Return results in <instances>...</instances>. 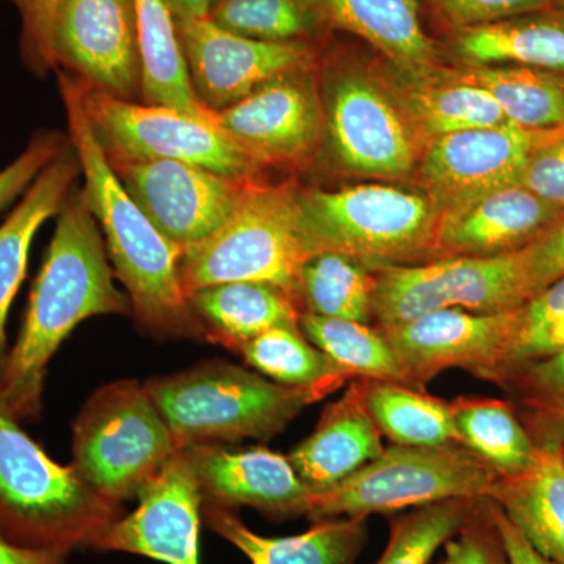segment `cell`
<instances>
[{
    "mask_svg": "<svg viewBox=\"0 0 564 564\" xmlns=\"http://www.w3.org/2000/svg\"><path fill=\"white\" fill-rule=\"evenodd\" d=\"M113 276L101 229L77 192L58 214L20 336L0 375V403L18 421L40 414L52 356L82 322L131 313V300Z\"/></svg>",
    "mask_w": 564,
    "mask_h": 564,
    "instance_id": "cell-1",
    "label": "cell"
},
{
    "mask_svg": "<svg viewBox=\"0 0 564 564\" xmlns=\"http://www.w3.org/2000/svg\"><path fill=\"white\" fill-rule=\"evenodd\" d=\"M58 87L69 143L85 177L82 199L101 228L115 274L128 291L141 328L159 337L210 343L209 329L192 310L182 288L184 248L166 239L122 187L88 120L80 82L61 70Z\"/></svg>",
    "mask_w": 564,
    "mask_h": 564,
    "instance_id": "cell-2",
    "label": "cell"
},
{
    "mask_svg": "<svg viewBox=\"0 0 564 564\" xmlns=\"http://www.w3.org/2000/svg\"><path fill=\"white\" fill-rule=\"evenodd\" d=\"M121 503L51 458L0 403V533L13 543L66 556L96 541Z\"/></svg>",
    "mask_w": 564,
    "mask_h": 564,
    "instance_id": "cell-3",
    "label": "cell"
},
{
    "mask_svg": "<svg viewBox=\"0 0 564 564\" xmlns=\"http://www.w3.org/2000/svg\"><path fill=\"white\" fill-rule=\"evenodd\" d=\"M144 386L181 448L270 440L310 404L336 391L329 386L280 384L226 361L199 364Z\"/></svg>",
    "mask_w": 564,
    "mask_h": 564,
    "instance_id": "cell-4",
    "label": "cell"
},
{
    "mask_svg": "<svg viewBox=\"0 0 564 564\" xmlns=\"http://www.w3.org/2000/svg\"><path fill=\"white\" fill-rule=\"evenodd\" d=\"M441 212L429 193L364 184L300 191L299 218L311 256L340 252L369 267L433 256Z\"/></svg>",
    "mask_w": 564,
    "mask_h": 564,
    "instance_id": "cell-5",
    "label": "cell"
},
{
    "mask_svg": "<svg viewBox=\"0 0 564 564\" xmlns=\"http://www.w3.org/2000/svg\"><path fill=\"white\" fill-rule=\"evenodd\" d=\"M299 195L292 184L256 181L225 225L182 252L185 295L225 282H265L296 302L300 270L313 258L300 229Z\"/></svg>",
    "mask_w": 564,
    "mask_h": 564,
    "instance_id": "cell-6",
    "label": "cell"
},
{
    "mask_svg": "<svg viewBox=\"0 0 564 564\" xmlns=\"http://www.w3.org/2000/svg\"><path fill=\"white\" fill-rule=\"evenodd\" d=\"M180 451L147 386L133 380L99 388L73 426L74 469L117 503L139 497Z\"/></svg>",
    "mask_w": 564,
    "mask_h": 564,
    "instance_id": "cell-7",
    "label": "cell"
},
{
    "mask_svg": "<svg viewBox=\"0 0 564 564\" xmlns=\"http://www.w3.org/2000/svg\"><path fill=\"white\" fill-rule=\"evenodd\" d=\"M325 135L334 162L364 176L402 180L423 152L381 63L336 54L323 68Z\"/></svg>",
    "mask_w": 564,
    "mask_h": 564,
    "instance_id": "cell-8",
    "label": "cell"
},
{
    "mask_svg": "<svg viewBox=\"0 0 564 564\" xmlns=\"http://www.w3.org/2000/svg\"><path fill=\"white\" fill-rule=\"evenodd\" d=\"M500 478L463 444H393L343 484L315 492L307 518H367L443 500L489 499Z\"/></svg>",
    "mask_w": 564,
    "mask_h": 564,
    "instance_id": "cell-9",
    "label": "cell"
},
{
    "mask_svg": "<svg viewBox=\"0 0 564 564\" xmlns=\"http://www.w3.org/2000/svg\"><path fill=\"white\" fill-rule=\"evenodd\" d=\"M370 269L377 280L373 317L380 326L441 310L508 313L532 299L522 250L489 258L451 256L414 265Z\"/></svg>",
    "mask_w": 564,
    "mask_h": 564,
    "instance_id": "cell-10",
    "label": "cell"
},
{
    "mask_svg": "<svg viewBox=\"0 0 564 564\" xmlns=\"http://www.w3.org/2000/svg\"><path fill=\"white\" fill-rule=\"evenodd\" d=\"M93 131L110 161H176L258 180L262 166L215 124L158 104L115 98L82 85Z\"/></svg>",
    "mask_w": 564,
    "mask_h": 564,
    "instance_id": "cell-11",
    "label": "cell"
},
{
    "mask_svg": "<svg viewBox=\"0 0 564 564\" xmlns=\"http://www.w3.org/2000/svg\"><path fill=\"white\" fill-rule=\"evenodd\" d=\"M110 163L155 228L184 250L225 225L258 181L176 161Z\"/></svg>",
    "mask_w": 564,
    "mask_h": 564,
    "instance_id": "cell-12",
    "label": "cell"
},
{
    "mask_svg": "<svg viewBox=\"0 0 564 564\" xmlns=\"http://www.w3.org/2000/svg\"><path fill=\"white\" fill-rule=\"evenodd\" d=\"M214 121L261 166L304 165L325 135L315 66L267 82L239 102L214 111Z\"/></svg>",
    "mask_w": 564,
    "mask_h": 564,
    "instance_id": "cell-13",
    "label": "cell"
},
{
    "mask_svg": "<svg viewBox=\"0 0 564 564\" xmlns=\"http://www.w3.org/2000/svg\"><path fill=\"white\" fill-rule=\"evenodd\" d=\"M192 87L207 109L239 102L263 84L317 63L314 43L245 39L207 20L174 18Z\"/></svg>",
    "mask_w": 564,
    "mask_h": 564,
    "instance_id": "cell-14",
    "label": "cell"
},
{
    "mask_svg": "<svg viewBox=\"0 0 564 564\" xmlns=\"http://www.w3.org/2000/svg\"><path fill=\"white\" fill-rule=\"evenodd\" d=\"M564 128L533 131L507 124L451 133L426 144L415 172L437 209L514 185L530 154Z\"/></svg>",
    "mask_w": 564,
    "mask_h": 564,
    "instance_id": "cell-15",
    "label": "cell"
},
{
    "mask_svg": "<svg viewBox=\"0 0 564 564\" xmlns=\"http://www.w3.org/2000/svg\"><path fill=\"white\" fill-rule=\"evenodd\" d=\"M514 317L516 310L496 314L441 310L380 326V332L399 356L411 388H425L455 367L496 383Z\"/></svg>",
    "mask_w": 564,
    "mask_h": 564,
    "instance_id": "cell-16",
    "label": "cell"
},
{
    "mask_svg": "<svg viewBox=\"0 0 564 564\" xmlns=\"http://www.w3.org/2000/svg\"><path fill=\"white\" fill-rule=\"evenodd\" d=\"M54 55L90 90L132 99L141 91V57L133 0H63L54 25Z\"/></svg>",
    "mask_w": 564,
    "mask_h": 564,
    "instance_id": "cell-17",
    "label": "cell"
},
{
    "mask_svg": "<svg viewBox=\"0 0 564 564\" xmlns=\"http://www.w3.org/2000/svg\"><path fill=\"white\" fill-rule=\"evenodd\" d=\"M139 500L137 510L118 518L93 549L165 564H202L203 496L182 448L141 489Z\"/></svg>",
    "mask_w": 564,
    "mask_h": 564,
    "instance_id": "cell-18",
    "label": "cell"
},
{
    "mask_svg": "<svg viewBox=\"0 0 564 564\" xmlns=\"http://www.w3.org/2000/svg\"><path fill=\"white\" fill-rule=\"evenodd\" d=\"M195 474L204 505L250 507L272 519L310 516L314 491L289 456L265 447L226 451L215 444H192L182 448Z\"/></svg>",
    "mask_w": 564,
    "mask_h": 564,
    "instance_id": "cell-19",
    "label": "cell"
},
{
    "mask_svg": "<svg viewBox=\"0 0 564 564\" xmlns=\"http://www.w3.org/2000/svg\"><path fill=\"white\" fill-rule=\"evenodd\" d=\"M563 210L518 184L496 188L441 212L433 256L489 258L524 250Z\"/></svg>",
    "mask_w": 564,
    "mask_h": 564,
    "instance_id": "cell-20",
    "label": "cell"
},
{
    "mask_svg": "<svg viewBox=\"0 0 564 564\" xmlns=\"http://www.w3.org/2000/svg\"><path fill=\"white\" fill-rule=\"evenodd\" d=\"M381 61L386 80L423 150L451 133L508 122L492 96L467 80L459 69L441 65L402 69L383 57Z\"/></svg>",
    "mask_w": 564,
    "mask_h": 564,
    "instance_id": "cell-21",
    "label": "cell"
},
{
    "mask_svg": "<svg viewBox=\"0 0 564 564\" xmlns=\"http://www.w3.org/2000/svg\"><path fill=\"white\" fill-rule=\"evenodd\" d=\"M381 430L366 404L364 380L352 381L323 411L314 433L289 455L293 469L314 492L343 484L384 452Z\"/></svg>",
    "mask_w": 564,
    "mask_h": 564,
    "instance_id": "cell-22",
    "label": "cell"
},
{
    "mask_svg": "<svg viewBox=\"0 0 564 564\" xmlns=\"http://www.w3.org/2000/svg\"><path fill=\"white\" fill-rule=\"evenodd\" d=\"M80 173L76 151L66 140L0 225V375L9 358L7 317L24 280L33 239L44 223L61 214Z\"/></svg>",
    "mask_w": 564,
    "mask_h": 564,
    "instance_id": "cell-23",
    "label": "cell"
},
{
    "mask_svg": "<svg viewBox=\"0 0 564 564\" xmlns=\"http://www.w3.org/2000/svg\"><path fill=\"white\" fill-rule=\"evenodd\" d=\"M326 31L366 41L402 69L441 65V47L422 25V0H311Z\"/></svg>",
    "mask_w": 564,
    "mask_h": 564,
    "instance_id": "cell-24",
    "label": "cell"
},
{
    "mask_svg": "<svg viewBox=\"0 0 564 564\" xmlns=\"http://www.w3.org/2000/svg\"><path fill=\"white\" fill-rule=\"evenodd\" d=\"M560 423V421H558ZM538 444L536 458L525 473L500 478L489 497L538 554L564 564V452L558 434Z\"/></svg>",
    "mask_w": 564,
    "mask_h": 564,
    "instance_id": "cell-25",
    "label": "cell"
},
{
    "mask_svg": "<svg viewBox=\"0 0 564 564\" xmlns=\"http://www.w3.org/2000/svg\"><path fill=\"white\" fill-rule=\"evenodd\" d=\"M445 51L463 66L521 65L564 73V11L543 9L447 32Z\"/></svg>",
    "mask_w": 564,
    "mask_h": 564,
    "instance_id": "cell-26",
    "label": "cell"
},
{
    "mask_svg": "<svg viewBox=\"0 0 564 564\" xmlns=\"http://www.w3.org/2000/svg\"><path fill=\"white\" fill-rule=\"evenodd\" d=\"M207 527L231 543L251 564H355L366 545L367 518L323 519L295 536L252 532L231 510L203 503Z\"/></svg>",
    "mask_w": 564,
    "mask_h": 564,
    "instance_id": "cell-27",
    "label": "cell"
},
{
    "mask_svg": "<svg viewBox=\"0 0 564 564\" xmlns=\"http://www.w3.org/2000/svg\"><path fill=\"white\" fill-rule=\"evenodd\" d=\"M188 303L210 333V343L234 348L273 328H300L299 303L265 282H225L188 293Z\"/></svg>",
    "mask_w": 564,
    "mask_h": 564,
    "instance_id": "cell-28",
    "label": "cell"
},
{
    "mask_svg": "<svg viewBox=\"0 0 564 564\" xmlns=\"http://www.w3.org/2000/svg\"><path fill=\"white\" fill-rule=\"evenodd\" d=\"M141 57V96L192 117H210L188 76L176 21L166 0H133Z\"/></svg>",
    "mask_w": 564,
    "mask_h": 564,
    "instance_id": "cell-29",
    "label": "cell"
},
{
    "mask_svg": "<svg viewBox=\"0 0 564 564\" xmlns=\"http://www.w3.org/2000/svg\"><path fill=\"white\" fill-rule=\"evenodd\" d=\"M458 69L492 96L511 124L533 131L564 128V73L521 65Z\"/></svg>",
    "mask_w": 564,
    "mask_h": 564,
    "instance_id": "cell-30",
    "label": "cell"
},
{
    "mask_svg": "<svg viewBox=\"0 0 564 564\" xmlns=\"http://www.w3.org/2000/svg\"><path fill=\"white\" fill-rule=\"evenodd\" d=\"M364 392L378 429L393 444L410 447L462 444L451 403L392 381L364 380Z\"/></svg>",
    "mask_w": 564,
    "mask_h": 564,
    "instance_id": "cell-31",
    "label": "cell"
},
{
    "mask_svg": "<svg viewBox=\"0 0 564 564\" xmlns=\"http://www.w3.org/2000/svg\"><path fill=\"white\" fill-rule=\"evenodd\" d=\"M459 440L502 478L525 473L536 458L538 444L513 408L502 400L462 399L451 403Z\"/></svg>",
    "mask_w": 564,
    "mask_h": 564,
    "instance_id": "cell-32",
    "label": "cell"
},
{
    "mask_svg": "<svg viewBox=\"0 0 564 564\" xmlns=\"http://www.w3.org/2000/svg\"><path fill=\"white\" fill-rule=\"evenodd\" d=\"M375 273L340 252H318L300 270L296 302L303 313L367 323L373 317Z\"/></svg>",
    "mask_w": 564,
    "mask_h": 564,
    "instance_id": "cell-33",
    "label": "cell"
},
{
    "mask_svg": "<svg viewBox=\"0 0 564 564\" xmlns=\"http://www.w3.org/2000/svg\"><path fill=\"white\" fill-rule=\"evenodd\" d=\"M300 328L351 378L410 386L406 370L380 329L370 328L367 323L310 313L302 314Z\"/></svg>",
    "mask_w": 564,
    "mask_h": 564,
    "instance_id": "cell-34",
    "label": "cell"
},
{
    "mask_svg": "<svg viewBox=\"0 0 564 564\" xmlns=\"http://www.w3.org/2000/svg\"><path fill=\"white\" fill-rule=\"evenodd\" d=\"M256 372L285 386L339 389L350 375L337 367L302 328H273L234 348Z\"/></svg>",
    "mask_w": 564,
    "mask_h": 564,
    "instance_id": "cell-35",
    "label": "cell"
},
{
    "mask_svg": "<svg viewBox=\"0 0 564 564\" xmlns=\"http://www.w3.org/2000/svg\"><path fill=\"white\" fill-rule=\"evenodd\" d=\"M215 25L267 43H313L326 32L311 0H217Z\"/></svg>",
    "mask_w": 564,
    "mask_h": 564,
    "instance_id": "cell-36",
    "label": "cell"
},
{
    "mask_svg": "<svg viewBox=\"0 0 564 564\" xmlns=\"http://www.w3.org/2000/svg\"><path fill=\"white\" fill-rule=\"evenodd\" d=\"M477 500H443L397 518L383 555L373 564H429L434 552L458 533Z\"/></svg>",
    "mask_w": 564,
    "mask_h": 564,
    "instance_id": "cell-37",
    "label": "cell"
},
{
    "mask_svg": "<svg viewBox=\"0 0 564 564\" xmlns=\"http://www.w3.org/2000/svg\"><path fill=\"white\" fill-rule=\"evenodd\" d=\"M499 384L514 392L540 417H555L564 411V351L508 370Z\"/></svg>",
    "mask_w": 564,
    "mask_h": 564,
    "instance_id": "cell-38",
    "label": "cell"
},
{
    "mask_svg": "<svg viewBox=\"0 0 564 564\" xmlns=\"http://www.w3.org/2000/svg\"><path fill=\"white\" fill-rule=\"evenodd\" d=\"M441 564H508L488 499H478L462 529L445 543Z\"/></svg>",
    "mask_w": 564,
    "mask_h": 564,
    "instance_id": "cell-39",
    "label": "cell"
},
{
    "mask_svg": "<svg viewBox=\"0 0 564 564\" xmlns=\"http://www.w3.org/2000/svg\"><path fill=\"white\" fill-rule=\"evenodd\" d=\"M443 21L447 32L489 24L530 11L551 9L555 0H422Z\"/></svg>",
    "mask_w": 564,
    "mask_h": 564,
    "instance_id": "cell-40",
    "label": "cell"
},
{
    "mask_svg": "<svg viewBox=\"0 0 564 564\" xmlns=\"http://www.w3.org/2000/svg\"><path fill=\"white\" fill-rule=\"evenodd\" d=\"M22 14V57L43 76L55 68L54 25L63 0H17Z\"/></svg>",
    "mask_w": 564,
    "mask_h": 564,
    "instance_id": "cell-41",
    "label": "cell"
},
{
    "mask_svg": "<svg viewBox=\"0 0 564 564\" xmlns=\"http://www.w3.org/2000/svg\"><path fill=\"white\" fill-rule=\"evenodd\" d=\"M65 143L66 139L61 133H36L28 148L10 165L0 170V214L28 192Z\"/></svg>",
    "mask_w": 564,
    "mask_h": 564,
    "instance_id": "cell-42",
    "label": "cell"
},
{
    "mask_svg": "<svg viewBox=\"0 0 564 564\" xmlns=\"http://www.w3.org/2000/svg\"><path fill=\"white\" fill-rule=\"evenodd\" d=\"M516 184L564 209V131L530 154Z\"/></svg>",
    "mask_w": 564,
    "mask_h": 564,
    "instance_id": "cell-43",
    "label": "cell"
},
{
    "mask_svg": "<svg viewBox=\"0 0 564 564\" xmlns=\"http://www.w3.org/2000/svg\"><path fill=\"white\" fill-rule=\"evenodd\" d=\"M522 259L532 296L564 276V210L522 250Z\"/></svg>",
    "mask_w": 564,
    "mask_h": 564,
    "instance_id": "cell-44",
    "label": "cell"
},
{
    "mask_svg": "<svg viewBox=\"0 0 564 564\" xmlns=\"http://www.w3.org/2000/svg\"><path fill=\"white\" fill-rule=\"evenodd\" d=\"M563 315L564 276L552 282L551 285L538 292L529 302L516 310L513 332H511L505 352L511 350L516 345L524 343L525 339L534 336V334L543 332L544 328H547L551 323L558 321Z\"/></svg>",
    "mask_w": 564,
    "mask_h": 564,
    "instance_id": "cell-45",
    "label": "cell"
},
{
    "mask_svg": "<svg viewBox=\"0 0 564 564\" xmlns=\"http://www.w3.org/2000/svg\"><path fill=\"white\" fill-rule=\"evenodd\" d=\"M564 351V315L551 323L543 332L525 339L505 352L502 367H500L497 383H500L505 373L522 364L540 361Z\"/></svg>",
    "mask_w": 564,
    "mask_h": 564,
    "instance_id": "cell-46",
    "label": "cell"
},
{
    "mask_svg": "<svg viewBox=\"0 0 564 564\" xmlns=\"http://www.w3.org/2000/svg\"><path fill=\"white\" fill-rule=\"evenodd\" d=\"M489 508L500 536H502L505 552H507L508 564H554L538 554L532 544L525 540L524 534L519 532L518 527L507 518L499 505L489 500Z\"/></svg>",
    "mask_w": 564,
    "mask_h": 564,
    "instance_id": "cell-47",
    "label": "cell"
},
{
    "mask_svg": "<svg viewBox=\"0 0 564 564\" xmlns=\"http://www.w3.org/2000/svg\"><path fill=\"white\" fill-rule=\"evenodd\" d=\"M0 564H68L66 556L24 547L0 533Z\"/></svg>",
    "mask_w": 564,
    "mask_h": 564,
    "instance_id": "cell-48",
    "label": "cell"
},
{
    "mask_svg": "<svg viewBox=\"0 0 564 564\" xmlns=\"http://www.w3.org/2000/svg\"><path fill=\"white\" fill-rule=\"evenodd\" d=\"M174 18L207 20L217 0H166Z\"/></svg>",
    "mask_w": 564,
    "mask_h": 564,
    "instance_id": "cell-49",
    "label": "cell"
},
{
    "mask_svg": "<svg viewBox=\"0 0 564 564\" xmlns=\"http://www.w3.org/2000/svg\"><path fill=\"white\" fill-rule=\"evenodd\" d=\"M555 421H560V425H562V443H563V452H564V415H563V417L555 419Z\"/></svg>",
    "mask_w": 564,
    "mask_h": 564,
    "instance_id": "cell-50",
    "label": "cell"
},
{
    "mask_svg": "<svg viewBox=\"0 0 564 564\" xmlns=\"http://www.w3.org/2000/svg\"><path fill=\"white\" fill-rule=\"evenodd\" d=\"M554 9H558V10H563L564 11V0H555Z\"/></svg>",
    "mask_w": 564,
    "mask_h": 564,
    "instance_id": "cell-51",
    "label": "cell"
},
{
    "mask_svg": "<svg viewBox=\"0 0 564 564\" xmlns=\"http://www.w3.org/2000/svg\"><path fill=\"white\" fill-rule=\"evenodd\" d=\"M563 415H564V411H562V413H560V414H556L555 417H551V419H560V417H563Z\"/></svg>",
    "mask_w": 564,
    "mask_h": 564,
    "instance_id": "cell-52",
    "label": "cell"
}]
</instances>
